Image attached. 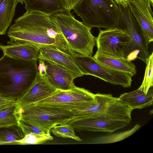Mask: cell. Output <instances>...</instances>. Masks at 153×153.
I'll return each instance as SVG.
<instances>
[{"mask_svg": "<svg viewBox=\"0 0 153 153\" xmlns=\"http://www.w3.org/2000/svg\"><path fill=\"white\" fill-rule=\"evenodd\" d=\"M38 60L39 65L38 69L39 74L42 76L46 75V68L44 61L42 59L39 58Z\"/></svg>", "mask_w": 153, "mask_h": 153, "instance_id": "28", "label": "cell"}, {"mask_svg": "<svg viewBox=\"0 0 153 153\" xmlns=\"http://www.w3.org/2000/svg\"><path fill=\"white\" fill-rule=\"evenodd\" d=\"M18 0H0V35H5L14 16Z\"/></svg>", "mask_w": 153, "mask_h": 153, "instance_id": "20", "label": "cell"}, {"mask_svg": "<svg viewBox=\"0 0 153 153\" xmlns=\"http://www.w3.org/2000/svg\"><path fill=\"white\" fill-rule=\"evenodd\" d=\"M18 124L22 129L25 135L31 133L42 134L46 133L39 128L21 119L19 120Z\"/></svg>", "mask_w": 153, "mask_h": 153, "instance_id": "26", "label": "cell"}, {"mask_svg": "<svg viewBox=\"0 0 153 153\" xmlns=\"http://www.w3.org/2000/svg\"><path fill=\"white\" fill-rule=\"evenodd\" d=\"M51 104L75 111L97 104L95 94L75 85L67 90H59L50 96L35 103Z\"/></svg>", "mask_w": 153, "mask_h": 153, "instance_id": "8", "label": "cell"}, {"mask_svg": "<svg viewBox=\"0 0 153 153\" xmlns=\"http://www.w3.org/2000/svg\"><path fill=\"white\" fill-rule=\"evenodd\" d=\"M73 10L91 28L116 27L119 9L113 0H80Z\"/></svg>", "mask_w": 153, "mask_h": 153, "instance_id": "4", "label": "cell"}, {"mask_svg": "<svg viewBox=\"0 0 153 153\" xmlns=\"http://www.w3.org/2000/svg\"><path fill=\"white\" fill-rule=\"evenodd\" d=\"M49 16L66 39L73 56H92L96 40L91 28L75 19L73 13L66 9Z\"/></svg>", "mask_w": 153, "mask_h": 153, "instance_id": "3", "label": "cell"}, {"mask_svg": "<svg viewBox=\"0 0 153 153\" xmlns=\"http://www.w3.org/2000/svg\"><path fill=\"white\" fill-rule=\"evenodd\" d=\"M151 0H128V6L150 43L153 41V13Z\"/></svg>", "mask_w": 153, "mask_h": 153, "instance_id": "12", "label": "cell"}, {"mask_svg": "<svg viewBox=\"0 0 153 153\" xmlns=\"http://www.w3.org/2000/svg\"><path fill=\"white\" fill-rule=\"evenodd\" d=\"M25 134L19 124L0 127V145L17 144Z\"/></svg>", "mask_w": 153, "mask_h": 153, "instance_id": "21", "label": "cell"}, {"mask_svg": "<svg viewBox=\"0 0 153 153\" xmlns=\"http://www.w3.org/2000/svg\"><path fill=\"white\" fill-rule=\"evenodd\" d=\"M19 107L15 102L0 111V127L19 124Z\"/></svg>", "mask_w": 153, "mask_h": 153, "instance_id": "22", "label": "cell"}, {"mask_svg": "<svg viewBox=\"0 0 153 153\" xmlns=\"http://www.w3.org/2000/svg\"><path fill=\"white\" fill-rule=\"evenodd\" d=\"M38 73L37 60L4 54L0 58V95L17 101L29 89Z\"/></svg>", "mask_w": 153, "mask_h": 153, "instance_id": "2", "label": "cell"}, {"mask_svg": "<svg viewBox=\"0 0 153 153\" xmlns=\"http://www.w3.org/2000/svg\"><path fill=\"white\" fill-rule=\"evenodd\" d=\"M19 2H20L22 4L24 3V0H18Z\"/></svg>", "mask_w": 153, "mask_h": 153, "instance_id": "31", "label": "cell"}, {"mask_svg": "<svg viewBox=\"0 0 153 153\" xmlns=\"http://www.w3.org/2000/svg\"><path fill=\"white\" fill-rule=\"evenodd\" d=\"M7 34L10 39L7 44L30 42L55 48L72 56L66 39L49 15L26 11L15 20Z\"/></svg>", "mask_w": 153, "mask_h": 153, "instance_id": "1", "label": "cell"}, {"mask_svg": "<svg viewBox=\"0 0 153 153\" xmlns=\"http://www.w3.org/2000/svg\"><path fill=\"white\" fill-rule=\"evenodd\" d=\"M20 119L50 132L55 126L67 123L74 119V111L51 104L34 103L19 108Z\"/></svg>", "mask_w": 153, "mask_h": 153, "instance_id": "5", "label": "cell"}, {"mask_svg": "<svg viewBox=\"0 0 153 153\" xmlns=\"http://www.w3.org/2000/svg\"><path fill=\"white\" fill-rule=\"evenodd\" d=\"M118 5L119 10L116 27L125 30L130 36L133 51H137L136 58L146 63L150 55L149 40L128 6Z\"/></svg>", "mask_w": 153, "mask_h": 153, "instance_id": "9", "label": "cell"}, {"mask_svg": "<svg viewBox=\"0 0 153 153\" xmlns=\"http://www.w3.org/2000/svg\"><path fill=\"white\" fill-rule=\"evenodd\" d=\"M95 94L97 104L74 111V118L88 117L107 120L131 121L133 110L111 94Z\"/></svg>", "mask_w": 153, "mask_h": 153, "instance_id": "6", "label": "cell"}, {"mask_svg": "<svg viewBox=\"0 0 153 153\" xmlns=\"http://www.w3.org/2000/svg\"><path fill=\"white\" fill-rule=\"evenodd\" d=\"M16 102L15 100L0 95V111Z\"/></svg>", "mask_w": 153, "mask_h": 153, "instance_id": "27", "label": "cell"}, {"mask_svg": "<svg viewBox=\"0 0 153 153\" xmlns=\"http://www.w3.org/2000/svg\"><path fill=\"white\" fill-rule=\"evenodd\" d=\"M73 56L84 75L97 77L112 85L125 88L131 87L133 76L131 74L102 65L92 56L75 55Z\"/></svg>", "mask_w": 153, "mask_h": 153, "instance_id": "10", "label": "cell"}, {"mask_svg": "<svg viewBox=\"0 0 153 153\" xmlns=\"http://www.w3.org/2000/svg\"><path fill=\"white\" fill-rule=\"evenodd\" d=\"M53 139L50 132L42 134L31 133L25 135L22 140L18 142L17 144H39Z\"/></svg>", "mask_w": 153, "mask_h": 153, "instance_id": "24", "label": "cell"}, {"mask_svg": "<svg viewBox=\"0 0 153 153\" xmlns=\"http://www.w3.org/2000/svg\"><path fill=\"white\" fill-rule=\"evenodd\" d=\"M55 136L74 139L79 141L81 139L75 134L73 128L68 123L56 125L51 130Z\"/></svg>", "mask_w": 153, "mask_h": 153, "instance_id": "25", "label": "cell"}, {"mask_svg": "<svg viewBox=\"0 0 153 153\" xmlns=\"http://www.w3.org/2000/svg\"><path fill=\"white\" fill-rule=\"evenodd\" d=\"M0 49L4 55L19 59L37 60L39 52L38 47L30 42L14 43L4 45L0 43Z\"/></svg>", "mask_w": 153, "mask_h": 153, "instance_id": "16", "label": "cell"}, {"mask_svg": "<svg viewBox=\"0 0 153 153\" xmlns=\"http://www.w3.org/2000/svg\"><path fill=\"white\" fill-rule=\"evenodd\" d=\"M145 74L142 83L139 88L147 94L149 89L153 86V53H152L146 63Z\"/></svg>", "mask_w": 153, "mask_h": 153, "instance_id": "23", "label": "cell"}, {"mask_svg": "<svg viewBox=\"0 0 153 153\" xmlns=\"http://www.w3.org/2000/svg\"><path fill=\"white\" fill-rule=\"evenodd\" d=\"M36 45L38 47L40 55L67 69L75 79L84 75L73 56L49 46Z\"/></svg>", "mask_w": 153, "mask_h": 153, "instance_id": "15", "label": "cell"}, {"mask_svg": "<svg viewBox=\"0 0 153 153\" xmlns=\"http://www.w3.org/2000/svg\"><path fill=\"white\" fill-rule=\"evenodd\" d=\"M93 57L101 65L111 69L128 73L133 76L137 73L135 65L127 58L113 57L97 51Z\"/></svg>", "mask_w": 153, "mask_h": 153, "instance_id": "19", "label": "cell"}, {"mask_svg": "<svg viewBox=\"0 0 153 153\" xmlns=\"http://www.w3.org/2000/svg\"><path fill=\"white\" fill-rule=\"evenodd\" d=\"M42 59L46 68V76L50 82L57 89L67 90L75 85V79L66 69L52 61L39 55V58Z\"/></svg>", "mask_w": 153, "mask_h": 153, "instance_id": "14", "label": "cell"}, {"mask_svg": "<svg viewBox=\"0 0 153 153\" xmlns=\"http://www.w3.org/2000/svg\"><path fill=\"white\" fill-rule=\"evenodd\" d=\"M58 90L50 82L46 76H42L38 73L29 89L16 102L19 108L23 107L45 99Z\"/></svg>", "mask_w": 153, "mask_h": 153, "instance_id": "13", "label": "cell"}, {"mask_svg": "<svg viewBox=\"0 0 153 153\" xmlns=\"http://www.w3.org/2000/svg\"><path fill=\"white\" fill-rule=\"evenodd\" d=\"M80 0H64L65 9L70 11L73 10Z\"/></svg>", "mask_w": 153, "mask_h": 153, "instance_id": "29", "label": "cell"}, {"mask_svg": "<svg viewBox=\"0 0 153 153\" xmlns=\"http://www.w3.org/2000/svg\"><path fill=\"white\" fill-rule=\"evenodd\" d=\"M118 98L132 110L149 107L153 103L152 87L149 89L146 94L138 88L134 91L121 94Z\"/></svg>", "mask_w": 153, "mask_h": 153, "instance_id": "17", "label": "cell"}, {"mask_svg": "<svg viewBox=\"0 0 153 153\" xmlns=\"http://www.w3.org/2000/svg\"><path fill=\"white\" fill-rule=\"evenodd\" d=\"M151 1L152 3L153 4V0H151Z\"/></svg>", "mask_w": 153, "mask_h": 153, "instance_id": "32", "label": "cell"}, {"mask_svg": "<svg viewBox=\"0 0 153 153\" xmlns=\"http://www.w3.org/2000/svg\"><path fill=\"white\" fill-rule=\"evenodd\" d=\"M131 121L107 120L88 117L73 119L67 123L74 130L112 132L129 124Z\"/></svg>", "mask_w": 153, "mask_h": 153, "instance_id": "11", "label": "cell"}, {"mask_svg": "<svg viewBox=\"0 0 153 153\" xmlns=\"http://www.w3.org/2000/svg\"><path fill=\"white\" fill-rule=\"evenodd\" d=\"M26 11L40 12L48 15L65 9L64 0H24Z\"/></svg>", "mask_w": 153, "mask_h": 153, "instance_id": "18", "label": "cell"}, {"mask_svg": "<svg viewBox=\"0 0 153 153\" xmlns=\"http://www.w3.org/2000/svg\"><path fill=\"white\" fill-rule=\"evenodd\" d=\"M95 40L97 51L106 55L128 59L134 51L131 37L125 30L116 27L104 30L99 28Z\"/></svg>", "mask_w": 153, "mask_h": 153, "instance_id": "7", "label": "cell"}, {"mask_svg": "<svg viewBox=\"0 0 153 153\" xmlns=\"http://www.w3.org/2000/svg\"><path fill=\"white\" fill-rule=\"evenodd\" d=\"M118 5H120L124 7L128 6V0H113Z\"/></svg>", "mask_w": 153, "mask_h": 153, "instance_id": "30", "label": "cell"}]
</instances>
